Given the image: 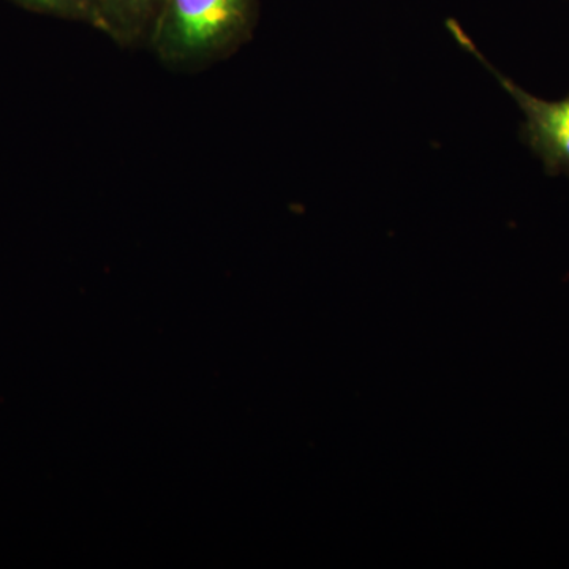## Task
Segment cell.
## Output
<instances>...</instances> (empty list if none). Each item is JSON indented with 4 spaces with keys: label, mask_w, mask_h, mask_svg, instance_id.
Masks as SVG:
<instances>
[{
    "label": "cell",
    "mask_w": 569,
    "mask_h": 569,
    "mask_svg": "<svg viewBox=\"0 0 569 569\" xmlns=\"http://www.w3.org/2000/svg\"><path fill=\"white\" fill-rule=\"evenodd\" d=\"M254 20L257 0H164L148 43L167 66L190 70L238 50Z\"/></svg>",
    "instance_id": "1"
},
{
    "label": "cell",
    "mask_w": 569,
    "mask_h": 569,
    "mask_svg": "<svg viewBox=\"0 0 569 569\" xmlns=\"http://www.w3.org/2000/svg\"><path fill=\"white\" fill-rule=\"evenodd\" d=\"M460 43L477 56L479 61L485 63L498 82L503 86L505 91L515 99L523 116L526 123L522 127V138L530 146L531 151L537 153L545 164L549 174L569 176V96L559 102H548L538 99L531 93L523 91L520 86L503 77L473 47L470 40L460 32L459 28L452 29Z\"/></svg>",
    "instance_id": "2"
},
{
    "label": "cell",
    "mask_w": 569,
    "mask_h": 569,
    "mask_svg": "<svg viewBox=\"0 0 569 569\" xmlns=\"http://www.w3.org/2000/svg\"><path fill=\"white\" fill-rule=\"evenodd\" d=\"M28 9L67 20L88 22L97 28V0H17Z\"/></svg>",
    "instance_id": "4"
},
{
    "label": "cell",
    "mask_w": 569,
    "mask_h": 569,
    "mask_svg": "<svg viewBox=\"0 0 569 569\" xmlns=\"http://www.w3.org/2000/svg\"><path fill=\"white\" fill-rule=\"evenodd\" d=\"M164 0H97V28L122 47L148 41Z\"/></svg>",
    "instance_id": "3"
}]
</instances>
